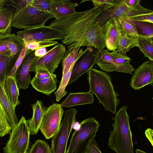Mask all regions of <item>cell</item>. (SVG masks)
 <instances>
[{
	"label": "cell",
	"mask_w": 153,
	"mask_h": 153,
	"mask_svg": "<svg viewBox=\"0 0 153 153\" xmlns=\"http://www.w3.org/2000/svg\"><path fill=\"white\" fill-rule=\"evenodd\" d=\"M75 48L66 51L62 61V76L69 70L71 65L79 59L84 52L82 48Z\"/></svg>",
	"instance_id": "24"
},
{
	"label": "cell",
	"mask_w": 153,
	"mask_h": 153,
	"mask_svg": "<svg viewBox=\"0 0 153 153\" xmlns=\"http://www.w3.org/2000/svg\"><path fill=\"white\" fill-rule=\"evenodd\" d=\"M84 46L94 47L99 52L102 51L106 47L101 25L96 21L88 33L83 45Z\"/></svg>",
	"instance_id": "18"
},
{
	"label": "cell",
	"mask_w": 153,
	"mask_h": 153,
	"mask_svg": "<svg viewBox=\"0 0 153 153\" xmlns=\"http://www.w3.org/2000/svg\"><path fill=\"white\" fill-rule=\"evenodd\" d=\"M96 63L102 70L107 72L115 71L116 69L110 52L107 49L99 52Z\"/></svg>",
	"instance_id": "25"
},
{
	"label": "cell",
	"mask_w": 153,
	"mask_h": 153,
	"mask_svg": "<svg viewBox=\"0 0 153 153\" xmlns=\"http://www.w3.org/2000/svg\"><path fill=\"white\" fill-rule=\"evenodd\" d=\"M106 10L101 7L68 16L60 20H54L48 27L58 30L62 33V42L68 49L83 46L88 33L96 18Z\"/></svg>",
	"instance_id": "1"
},
{
	"label": "cell",
	"mask_w": 153,
	"mask_h": 153,
	"mask_svg": "<svg viewBox=\"0 0 153 153\" xmlns=\"http://www.w3.org/2000/svg\"><path fill=\"white\" fill-rule=\"evenodd\" d=\"M132 21H135L153 23V12L143 14L130 17L128 18Z\"/></svg>",
	"instance_id": "41"
},
{
	"label": "cell",
	"mask_w": 153,
	"mask_h": 153,
	"mask_svg": "<svg viewBox=\"0 0 153 153\" xmlns=\"http://www.w3.org/2000/svg\"><path fill=\"white\" fill-rule=\"evenodd\" d=\"M127 105L121 108L112 120V131H110L108 146L116 153H134L132 134L129 117L127 112Z\"/></svg>",
	"instance_id": "3"
},
{
	"label": "cell",
	"mask_w": 153,
	"mask_h": 153,
	"mask_svg": "<svg viewBox=\"0 0 153 153\" xmlns=\"http://www.w3.org/2000/svg\"><path fill=\"white\" fill-rule=\"evenodd\" d=\"M45 48L37 49L35 51V56L38 57H41L44 56L47 52Z\"/></svg>",
	"instance_id": "48"
},
{
	"label": "cell",
	"mask_w": 153,
	"mask_h": 153,
	"mask_svg": "<svg viewBox=\"0 0 153 153\" xmlns=\"http://www.w3.org/2000/svg\"><path fill=\"white\" fill-rule=\"evenodd\" d=\"M1 40L7 45L10 53L7 75L13 67L23 48L24 42L17 35L14 34H5Z\"/></svg>",
	"instance_id": "17"
},
{
	"label": "cell",
	"mask_w": 153,
	"mask_h": 153,
	"mask_svg": "<svg viewBox=\"0 0 153 153\" xmlns=\"http://www.w3.org/2000/svg\"><path fill=\"white\" fill-rule=\"evenodd\" d=\"M115 65L116 67L115 71L131 74L135 70L130 62L122 65Z\"/></svg>",
	"instance_id": "42"
},
{
	"label": "cell",
	"mask_w": 153,
	"mask_h": 153,
	"mask_svg": "<svg viewBox=\"0 0 153 153\" xmlns=\"http://www.w3.org/2000/svg\"><path fill=\"white\" fill-rule=\"evenodd\" d=\"M53 18V16L50 13L28 5L15 11L13 14L11 26L24 30L39 27L45 26L46 22Z\"/></svg>",
	"instance_id": "5"
},
{
	"label": "cell",
	"mask_w": 153,
	"mask_h": 153,
	"mask_svg": "<svg viewBox=\"0 0 153 153\" xmlns=\"http://www.w3.org/2000/svg\"><path fill=\"white\" fill-rule=\"evenodd\" d=\"M57 78L53 74L50 77L39 79L34 77L30 83L33 87L38 91L47 95H50L57 88Z\"/></svg>",
	"instance_id": "20"
},
{
	"label": "cell",
	"mask_w": 153,
	"mask_h": 153,
	"mask_svg": "<svg viewBox=\"0 0 153 153\" xmlns=\"http://www.w3.org/2000/svg\"><path fill=\"white\" fill-rule=\"evenodd\" d=\"M29 153H52L47 142L41 139L36 140L29 149Z\"/></svg>",
	"instance_id": "31"
},
{
	"label": "cell",
	"mask_w": 153,
	"mask_h": 153,
	"mask_svg": "<svg viewBox=\"0 0 153 153\" xmlns=\"http://www.w3.org/2000/svg\"><path fill=\"white\" fill-rule=\"evenodd\" d=\"M101 25L107 49L109 51L117 50L119 39L123 32L118 19L111 16Z\"/></svg>",
	"instance_id": "13"
},
{
	"label": "cell",
	"mask_w": 153,
	"mask_h": 153,
	"mask_svg": "<svg viewBox=\"0 0 153 153\" xmlns=\"http://www.w3.org/2000/svg\"><path fill=\"white\" fill-rule=\"evenodd\" d=\"M153 83V61L150 59L144 62L134 70L130 83L134 90H138Z\"/></svg>",
	"instance_id": "14"
},
{
	"label": "cell",
	"mask_w": 153,
	"mask_h": 153,
	"mask_svg": "<svg viewBox=\"0 0 153 153\" xmlns=\"http://www.w3.org/2000/svg\"><path fill=\"white\" fill-rule=\"evenodd\" d=\"M77 113L75 108L65 111L58 131L52 138L51 149L52 153H66L68 141Z\"/></svg>",
	"instance_id": "7"
},
{
	"label": "cell",
	"mask_w": 153,
	"mask_h": 153,
	"mask_svg": "<svg viewBox=\"0 0 153 153\" xmlns=\"http://www.w3.org/2000/svg\"><path fill=\"white\" fill-rule=\"evenodd\" d=\"M127 6L129 7L135 8L141 4L140 0H121Z\"/></svg>",
	"instance_id": "46"
},
{
	"label": "cell",
	"mask_w": 153,
	"mask_h": 153,
	"mask_svg": "<svg viewBox=\"0 0 153 153\" xmlns=\"http://www.w3.org/2000/svg\"><path fill=\"white\" fill-rule=\"evenodd\" d=\"M52 0H33L31 5L38 10L50 13Z\"/></svg>",
	"instance_id": "38"
},
{
	"label": "cell",
	"mask_w": 153,
	"mask_h": 153,
	"mask_svg": "<svg viewBox=\"0 0 153 153\" xmlns=\"http://www.w3.org/2000/svg\"><path fill=\"white\" fill-rule=\"evenodd\" d=\"M0 55L10 57V53L6 44L1 40H0Z\"/></svg>",
	"instance_id": "44"
},
{
	"label": "cell",
	"mask_w": 153,
	"mask_h": 153,
	"mask_svg": "<svg viewBox=\"0 0 153 153\" xmlns=\"http://www.w3.org/2000/svg\"><path fill=\"white\" fill-rule=\"evenodd\" d=\"M153 12V10L143 7L141 4L137 7L132 8L127 6L120 0V3L116 7L104 11L96 18V22L101 25L111 17L128 18L143 14Z\"/></svg>",
	"instance_id": "11"
},
{
	"label": "cell",
	"mask_w": 153,
	"mask_h": 153,
	"mask_svg": "<svg viewBox=\"0 0 153 153\" xmlns=\"http://www.w3.org/2000/svg\"><path fill=\"white\" fill-rule=\"evenodd\" d=\"M0 105L10 125L12 128L18 123L14 108L10 102L6 95L3 85L0 82Z\"/></svg>",
	"instance_id": "22"
},
{
	"label": "cell",
	"mask_w": 153,
	"mask_h": 153,
	"mask_svg": "<svg viewBox=\"0 0 153 153\" xmlns=\"http://www.w3.org/2000/svg\"><path fill=\"white\" fill-rule=\"evenodd\" d=\"M16 33L17 36L23 41L24 43L47 40H62L63 39L61 31L45 25L24 29Z\"/></svg>",
	"instance_id": "10"
},
{
	"label": "cell",
	"mask_w": 153,
	"mask_h": 153,
	"mask_svg": "<svg viewBox=\"0 0 153 153\" xmlns=\"http://www.w3.org/2000/svg\"><path fill=\"white\" fill-rule=\"evenodd\" d=\"M136 153H147L143 150H140L138 149L136 150Z\"/></svg>",
	"instance_id": "50"
},
{
	"label": "cell",
	"mask_w": 153,
	"mask_h": 153,
	"mask_svg": "<svg viewBox=\"0 0 153 153\" xmlns=\"http://www.w3.org/2000/svg\"><path fill=\"white\" fill-rule=\"evenodd\" d=\"M13 11L7 7L0 9V32L4 34H11Z\"/></svg>",
	"instance_id": "27"
},
{
	"label": "cell",
	"mask_w": 153,
	"mask_h": 153,
	"mask_svg": "<svg viewBox=\"0 0 153 153\" xmlns=\"http://www.w3.org/2000/svg\"><path fill=\"white\" fill-rule=\"evenodd\" d=\"M85 153H102L95 138H94L89 144Z\"/></svg>",
	"instance_id": "43"
},
{
	"label": "cell",
	"mask_w": 153,
	"mask_h": 153,
	"mask_svg": "<svg viewBox=\"0 0 153 153\" xmlns=\"http://www.w3.org/2000/svg\"><path fill=\"white\" fill-rule=\"evenodd\" d=\"M35 51L28 49L23 61L14 75V77L19 89H27L30 83V66L32 62L38 57L35 56Z\"/></svg>",
	"instance_id": "15"
},
{
	"label": "cell",
	"mask_w": 153,
	"mask_h": 153,
	"mask_svg": "<svg viewBox=\"0 0 153 153\" xmlns=\"http://www.w3.org/2000/svg\"><path fill=\"white\" fill-rule=\"evenodd\" d=\"M33 0H8L7 3L10 4L12 8L16 10L25 7L26 6L31 5Z\"/></svg>",
	"instance_id": "40"
},
{
	"label": "cell",
	"mask_w": 153,
	"mask_h": 153,
	"mask_svg": "<svg viewBox=\"0 0 153 153\" xmlns=\"http://www.w3.org/2000/svg\"><path fill=\"white\" fill-rule=\"evenodd\" d=\"M35 77L39 79H44L50 77L51 74L48 71L44 70H38L36 72Z\"/></svg>",
	"instance_id": "45"
},
{
	"label": "cell",
	"mask_w": 153,
	"mask_h": 153,
	"mask_svg": "<svg viewBox=\"0 0 153 153\" xmlns=\"http://www.w3.org/2000/svg\"><path fill=\"white\" fill-rule=\"evenodd\" d=\"M98 53L94 47L87 46L83 53L75 62L68 85L76 80L92 68L96 63Z\"/></svg>",
	"instance_id": "12"
},
{
	"label": "cell",
	"mask_w": 153,
	"mask_h": 153,
	"mask_svg": "<svg viewBox=\"0 0 153 153\" xmlns=\"http://www.w3.org/2000/svg\"><path fill=\"white\" fill-rule=\"evenodd\" d=\"M94 97L93 94L86 92L71 93L61 104L62 107L69 108L74 106L93 103Z\"/></svg>",
	"instance_id": "19"
},
{
	"label": "cell",
	"mask_w": 153,
	"mask_h": 153,
	"mask_svg": "<svg viewBox=\"0 0 153 153\" xmlns=\"http://www.w3.org/2000/svg\"><path fill=\"white\" fill-rule=\"evenodd\" d=\"M110 54L115 64L122 65L130 62L131 59L126 54L117 51L116 50L110 52Z\"/></svg>",
	"instance_id": "37"
},
{
	"label": "cell",
	"mask_w": 153,
	"mask_h": 153,
	"mask_svg": "<svg viewBox=\"0 0 153 153\" xmlns=\"http://www.w3.org/2000/svg\"><path fill=\"white\" fill-rule=\"evenodd\" d=\"M11 130L9 139L3 149V153H27L30 134L25 117L22 116Z\"/></svg>",
	"instance_id": "6"
},
{
	"label": "cell",
	"mask_w": 153,
	"mask_h": 153,
	"mask_svg": "<svg viewBox=\"0 0 153 153\" xmlns=\"http://www.w3.org/2000/svg\"><path fill=\"white\" fill-rule=\"evenodd\" d=\"M75 63L71 65L69 71L62 76L59 86L54 93L57 102L59 101L67 93L65 89L69 81L72 69Z\"/></svg>",
	"instance_id": "30"
},
{
	"label": "cell",
	"mask_w": 153,
	"mask_h": 153,
	"mask_svg": "<svg viewBox=\"0 0 153 153\" xmlns=\"http://www.w3.org/2000/svg\"><path fill=\"white\" fill-rule=\"evenodd\" d=\"M12 128L0 105V137L8 134Z\"/></svg>",
	"instance_id": "34"
},
{
	"label": "cell",
	"mask_w": 153,
	"mask_h": 153,
	"mask_svg": "<svg viewBox=\"0 0 153 153\" xmlns=\"http://www.w3.org/2000/svg\"><path fill=\"white\" fill-rule=\"evenodd\" d=\"M10 57L0 55V82L3 85L7 75Z\"/></svg>",
	"instance_id": "35"
},
{
	"label": "cell",
	"mask_w": 153,
	"mask_h": 153,
	"mask_svg": "<svg viewBox=\"0 0 153 153\" xmlns=\"http://www.w3.org/2000/svg\"><path fill=\"white\" fill-rule=\"evenodd\" d=\"M138 37L129 36L123 32L119 39L116 51L126 54L132 48L138 47Z\"/></svg>",
	"instance_id": "26"
},
{
	"label": "cell",
	"mask_w": 153,
	"mask_h": 153,
	"mask_svg": "<svg viewBox=\"0 0 153 153\" xmlns=\"http://www.w3.org/2000/svg\"><path fill=\"white\" fill-rule=\"evenodd\" d=\"M6 95L10 103L15 108L21 104L19 99V89L14 76H7L3 85Z\"/></svg>",
	"instance_id": "23"
},
{
	"label": "cell",
	"mask_w": 153,
	"mask_h": 153,
	"mask_svg": "<svg viewBox=\"0 0 153 153\" xmlns=\"http://www.w3.org/2000/svg\"><path fill=\"white\" fill-rule=\"evenodd\" d=\"M58 43L53 40H44L38 42L25 43L27 48L30 50L35 51L39 48H46L55 45Z\"/></svg>",
	"instance_id": "33"
},
{
	"label": "cell",
	"mask_w": 153,
	"mask_h": 153,
	"mask_svg": "<svg viewBox=\"0 0 153 153\" xmlns=\"http://www.w3.org/2000/svg\"><path fill=\"white\" fill-rule=\"evenodd\" d=\"M64 113L60 104L53 103L45 110L39 129L46 139L52 138L58 132Z\"/></svg>",
	"instance_id": "9"
},
{
	"label": "cell",
	"mask_w": 153,
	"mask_h": 153,
	"mask_svg": "<svg viewBox=\"0 0 153 153\" xmlns=\"http://www.w3.org/2000/svg\"><path fill=\"white\" fill-rule=\"evenodd\" d=\"M66 51L65 45L60 43L55 45L43 56L38 57L31 64L30 71L38 70L46 71L51 74H54Z\"/></svg>",
	"instance_id": "8"
},
{
	"label": "cell",
	"mask_w": 153,
	"mask_h": 153,
	"mask_svg": "<svg viewBox=\"0 0 153 153\" xmlns=\"http://www.w3.org/2000/svg\"><path fill=\"white\" fill-rule=\"evenodd\" d=\"M7 0H0V9L3 7L4 5L6 4Z\"/></svg>",
	"instance_id": "49"
},
{
	"label": "cell",
	"mask_w": 153,
	"mask_h": 153,
	"mask_svg": "<svg viewBox=\"0 0 153 153\" xmlns=\"http://www.w3.org/2000/svg\"><path fill=\"white\" fill-rule=\"evenodd\" d=\"M5 35L0 32V40L3 38L5 36Z\"/></svg>",
	"instance_id": "51"
},
{
	"label": "cell",
	"mask_w": 153,
	"mask_h": 153,
	"mask_svg": "<svg viewBox=\"0 0 153 153\" xmlns=\"http://www.w3.org/2000/svg\"><path fill=\"white\" fill-rule=\"evenodd\" d=\"M33 111L32 117L27 120L30 128V134L36 135L39 129L40 124L46 110L42 103L38 100L35 103L32 104Z\"/></svg>",
	"instance_id": "21"
},
{
	"label": "cell",
	"mask_w": 153,
	"mask_h": 153,
	"mask_svg": "<svg viewBox=\"0 0 153 153\" xmlns=\"http://www.w3.org/2000/svg\"><path fill=\"white\" fill-rule=\"evenodd\" d=\"M73 134L66 153H85L91 140L95 138L100 124L95 118L82 121Z\"/></svg>",
	"instance_id": "4"
},
{
	"label": "cell",
	"mask_w": 153,
	"mask_h": 153,
	"mask_svg": "<svg viewBox=\"0 0 153 153\" xmlns=\"http://www.w3.org/2000/svg\"><path fill=\"white\" fill-rule=\"evenodd\" d=\"M118 19L124 33L129 36L138 37L135 26L132 21L126 18H119Z\"/></svg>",
	"instance_id": "32"
},
{
	"label": "cell",
	"mask_w": 153,
	"mask_h": 153,
	"mask_svg": "<svg viewBox=\"0 0 153 153\" xmlns=\"http://www.w3.org/2000/svg\"><path fill=\"white\" fill-rule=\"evenodd\" d=\"M146 136L148 138L152 146H153V130L152 129L149 128L145 131Z\"/></svg>",
	"instance_id": "47"
},
{
	"label": "cell",
	"mask_w": 153,
	"mask_h": 153,
	"mask_svg": "<svg viewBox=\"0 0 153 153\" xmlns=\"http://www.w3.org/2000/svg\"><path fill=\"white\" fill-rule=\"evenodd\" d=\"M138 46L139 50L146 57L153 61V39L150 38L138 37Z\"/></svg>",
	"instance_id": "28"
},
{
	"label": "cell",
	"mask_w": 153,
	"mask_h": 153,
	"mask_svg": "<svg viewBox=\"0 0 153 153\" xmlns=\"http://www.w3.org/2000/svg\"><path fill=\"white\" fill-rule=\"evenodd\" d=\"M27 50L28 49L24 44L23 48L15 64L7 76H14L17 70L23 61Z\"/></svg>",
	"instance_id": "39"
},
{
	"label": "cell",
	"mask_w": 153,
	"mask_h": 153,
	"mask_svg": "<svg viewBox=\"0 0 153 153\" xmlns=\"http://www.w3.org/2000/svg\"><path fill=\"white\" fill-rule=\"evenodd\" d=\"M86 73L90 87L88 91L96 96L99 104L102 103L105 110L115 115L120 102L117 97L119 94L114 89L110 75L92 68Z\"/></svg>",
	"instance_id": "2"
},
{
	"label": "cell",
	"mask_w": 153,
	"mask_h": 153,
	"mask_svg": "<svg viewBox=\"0 0 153 153\" xmlns=\"http://www.w3.org/2000/svg\"><path fill=\"white\" fill-rule=\"evenodd\" d=\"M132 21L135 26L138 37L153 38V23Z\"/></svg>",
	"instance_id": "29"
},
{
	"label": "cell",
	"mask_w": 153,
	"mask_h": 153,
	"mask_svg": "<svg viewBox=\"0 0 153 153\" xmlns=\"http://www.w3.org/2000/svg\"><path fill=\"white\" fill-rule=\"evenodd\" d=\"M78 5L71 0H52L50 13L55 20H61L76 13L74 7Z\"/></svg>",
	"instance_id": "16"
},
{
	"label": "cell",
	"mask_w": 153,
	"mask_h": 153,
	"mask_svg": "<svg viewBox=\"0 0 153 153\" xmlns=\"http://www.w3.org/2000/svg\"><path fill=\"white\" fill-rule=\"evenodd\" d=\"M91 1L94 7H101L106 11L116 7L120 3V0H93Z\"/></svg>",
	"instance_id": "36"
}]
</instances>
